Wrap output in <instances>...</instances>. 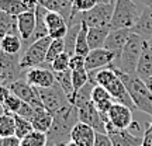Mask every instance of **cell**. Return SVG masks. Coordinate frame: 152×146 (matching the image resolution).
Returning a JSON list of instances; mask_svg holds the SVG:
<instances>
[{
	"instance_id": "31",
	"label": "cell",
	"mask_w": 152,
	"mask_h": 146,
	"mask_svg": "<svg viewBox=\"0 0 152 146\" xmlns=\"http://www.w3.org/2000/svg\"><path fill=\"white\" fill-rule=\"evenodd\" d=\"M82 28V23L77 21L75 24L69 25V31L66 34V37L64 38V42H65V52L66 54L75 55V45H76V38H77V34Z\"/></svg>"
},
{
	"instance_id": "30",
	"label": "cell",
	"mask_w": 152,
	"mask_h": 146,
	"mask_svg": "<svg viewBox=\"0 0 152 146\" xmlns=\"http://www.w3.org/2000/svg\"><path fill=\"white\" fill-rule=\"evenodd\" d=\"M48 145V136L45 132L34 129L27 136L20 139V146H47Z\"/></svg>"
},
{
	"instance_id": "18",
	"label": "cell",
	"mask_w": 152,
	"mask_h": 146,
	"mask_svg": "<svg viewBox=\"0 0 152 146\" xmlns=\"http://www.w3.org/2000/svg\"><path fill=\"white\" fill-rule=\"evenodd\" d=\"M131 33L142 37L144 39H151L152 38V9L145 6V9L140 14L135 25L131 28Z\"/></svg>"
},
{
	"instance_id": "50",
	"label": "cell",
	"mask_w": 152,
	"mask_h": 146,
	"mask_svg": "<svg viewBox=\"0 0 152 146\" xmlns=\"http://www.w3.org/2000/svg\"><path fill=\"white\" fill-rule=\"evenodd\" d=\"M145 42H147V46H148V49L152 52V38L151 39H145Z\"/></svg>"
},
{
	"instance_id": "48",
	"label": "cell",
	"mask_w": 152,
	"mask_h": 146,
	"mask_svg": "<svg viewBox=\"0 0 152 146\" xmlns=\"http://www.w3.org/2000/svg\"><path fill=\"white\" fill-rule=\"evenodd\" d=\"M144 81H145V84H147L148 90H149V92L152 93V76H151V77H148L147 80H144Z\"/></svg>"
},
{
	"instance_id": "3",
	"label": "cell",
	"mask_w": 152,
	"mask_h": 146,
	"mask_svg": "<svg viewBox=\"0 0 152 146\" xmlns=\"http://www.w3.org/2000/svg\"><path fill=\"white\" fill-rule=\"evenodd\" d=\"M144 41L145 39L142 37L131 33L123 52L120 55V58L109 68L118 69V70L128 73V75H137V65H138V60H140V56H141Z\"/></svg>"
},
{
	"instance_id": "7",
	"label": "cell",
	"mask_w": 152,
	"mask_h": 146,
	"mask_svg": "<svg viewBox=\"0 0 152 146\" xmlns=\"http://www.w3.org/2000/svg\"><path fill=\"white\" fill-rule=\"evenodd\" d=\"M37 90H38L39 98H41L45 110L49 111L52 115H54L56 111H59V110H62L64 107L71 104L68 96L65 94V92L62 90V87H61L56 81H55L52 86L45 87V89H37Z\"/></svg>"
},
{
	"instance_id": "8",
	"label": "cell",
	"mask_w": 152,
	"mask_h": 146,
	"mask_svg": "<svg viewBox=\"0 0 152 146\" xmlns=\"http://www.w3.org/2000/svg\"><path fill=\"white\" fill-rule=\"evenodd\" d=\"M114 13V3H99L92 10L79 14V21L87 27H107L111 23Z\"/></svg>"
},
{
	"instance_id": "53",
	"label": "cell",
	"mask_w": 152,
	"mask_h": 146,
	"mask_svg": "<svg viewBox=\"0 0 152 146\" xmlns=\"http://www.w3.org/2000/svg\"><path fill=\"white\" fill-rule=\"evenodd\" d=\"M0 146H3V138L0 136Z\"/></svg>"
},
{
	"instance_id": "24",
	"label": "cell",
	"mask_w": 152,
	"mask_h": 146,
	"mask_svg": "<svg viewBox=\"0 0 152 146\" xmlns=\"http://www.w3.org/2000/svg\"><path fill=\"white\" fill-rule=\"evenodd\" d=\"M52 114L47 111L45 107L42 108H37L35 110V114H34L33 119H31V124H33L34 129L39 131V132H48L51 129V125H52Z\"/></svg>"
},
{
	"instance_id": "16",
	"label": "cell",
	"mask_w": 152,
	"mask_h": 146,
	"mask_svg": "<svg viewBox=\"0 0 152 146\" xmlns=\"http://www.w3.org/2000/svg\"><path fill=\"white\" fill-rule=\"evenodd\" d=\"M130 34H131V30H128V28L111 30L109 34V37H107V39H106V42H104L103 48L114 52V54H115V60H117L120 58L121 52H123V49H124L127 41H128ZM115 60H114V62H115Z\"/></svg>"
},
{
	"instance_id": "36",
	"label": "cell",
	"mask_w": 152,
	"mask_h": 146,
	"mask_svg": "<svg viewBox=\"0 0 152 146\" xmlns=\"http://www.w3.org/2000/svg\"><path fill=\"white\" fill-rule=\"evenodd\" d=\"M87 81H89V72L86 70V68L79 69V70H72V83H73L75 93L80 90Z\"/></svg>"
},
{
	"instance_id": "54",
	"label": "cell",
	"mask_w": 152,
	"mask_h": 146,
	"mask_svg": "<svg viewBox=\"0 0 152 146\" xmlns=\"http://www.w3.org/2000/svg\"><path fill=\"white\" fill-rule=\"evenodd\" d=\"M0 84H1V69H0Z\"/></svg>"
},
{
	"instance_id": "41",
	"label": "cell",
	"mask_w": 152,
	"mask_h": 146,
	"mask_svg": "<svg viewBox=\"0 0 152 146\" xmlns=\"http://www.w3.org/2000/svg\"><path fill=\"white\" fill-rule=\"evenodd\" d=\"M85 58L86 56H82V55H72L71 60H69V69L71 70H79L85 68Z\"/></svg>"
},
{
	"instance_id": "27",
	"label": "cell",
	"mask_w": 152,
	"mask_h": 146,
	"mask_svg": "<svg viewBox=\"0 0 152 146\" xmlns=\"http://www.w3.org/2000/svg\"><path fill=\"white\" fill-rule=\"evenodd\" d=\"M100 1L99 0H72V16H71V24H75L76 17L85 13V11L92 10L94 6H97Z\"/></svg>"
},
{
	"instance_id": "5",
	"label": "cell",
	"mask_w": 152,
	"mask_h": 146,
	"mask_svg": "<svg viewBox=\"0 0 152 146\" xmlns=\"http://www.w3.org/2000/svg\"><path fill=\"white\" fill-rule=\"evenodd\" d=\"M51 41H52L51 37H44L33 42L31 45H28L20 58V68L26 72L30 68L41 66L42 63H45V58H47V52H48Z\"/></svg>"
},
{
	"instance_id": "51",
	"label": "cell",
	"mask_w": 152,
	"mask_h": 146,
	"mask_svg": "<svg viewBox=\"0 0 152 146\" xmlns=\"http://www.w3.org/2000/svg\"><path fill=\"white\" fill-rule=\"evenodd\" d=\"M144 3H145V6H148V7L152 9V0H144Z\"/></svg>"
},
{
	"instance_id": "42",
	"label": "cell",
	"mask_w": 152,
	"mask_h": 146,
	"mask_svg": "<svg viewBox=\"0 0 152 146\" xmlns=\"http://www.w3.org/2000/svg\"><path fill=\"white\" fill-rule=\"evenodd\" d=\"M93 146H113V142L110 139L107 134H102V132H96V139H94V145Z\"/></svg>"
},
{
	"instance_id": "10",
	"label": "cell",
	"mask_w": 152,
	"mask_h": 146,
	"mask_svg": "<svg viewBox=\"0 0 152 146\" xmlns=\"http://www.w3.org/2000/svg\"><path fill=\"white\" fill-rule=\"evenodd\" d=\"M77 111H79V121L80 122L90 125L96 132L106 134V121L103 119L102 114L97 111L93 101H87L86 104L77 107Z\"/></svg>"
},
{
	"instance_id": "22",
	"label": "cell",
	"mask_w": 152,
	"mask_h": 146,
	"mask_svg": "<svg viewBox=\"0 0 152 146\" xmlns=\"http://www.w3.org/2000/svg\"><path fill=\"white\" fill-rule=\"evenodd\" d=\"M137 76L142 80H147L148 77L152 76V52L148 49L145 41H144V46H142L138 65H137Z\"/></svg>"
},
{
	"instance_id": "6",
	"label": "cell",
	"mask_w": 152,
	"mask_h": 146,
	"mask_svg": "<svg viewBox=\"0 0 152 146\" xmlns=\"http://www.w3.org/2000/svg\"><path fill=\"white\" fill-rule=\"evenodd\" d=\"M21 54L10 55L0 49V69H1V84L10 86L16 80L24 79L26 72L20 68Z\"/></svg>"
},
{
	"instance_id": "35",
	"label": "cell",
	"mask_w": 152,
	"mask_h": 146,
	"mask_svg": "<svg viewBox=\"0 0 152 146\" xmlns=\"http://www.w3.org/2000/svg\"><path fill=\"white\" fill-rule=\"evenodd\" d=\"M14 119H16V132H14V135L18 139H23L24 136H27L30 132L34 131V126L31 124V121L23 118L20 115H16V114H14Z\"/></svg>"
},
{
	"instance_id": "26",
	"label": "cell",
	"mask_w": 152,
	"mask_h": 146,
	"mask_svg": "<svg viewBox=\"0 0 152 146\" xmlns=\"http://www.w3.org/2000/svg\"><path fill=\"white\" fill-rule=\"evenodd\" d=\"M10 33H18L17 16H13V14L0 10V39Z\"/></svg>"
},
{
	"instance_id": "20",
	"label": "cell",
	"mask_w": 152,
	"mask_h": 146,
	"mask_svg": "<svg viewBox=\"0 0 152 146\" xmlns=\"http://www.w3.org/2000/svg\"><path fill=\"white\" fill-rule=\"evenodd\" d=\"M38 4L45 7L48 11H56L71 24L72 16V0H38Z\"/></svg>"
},
{
	"instance_id": "25",
	"label": "cell",
	"mask_w": 152,
	"mask_h": 146,
	"mask_svg": "<svg viewBox=\"0 0 152 146\" xmlns=\"http://www.w3.org/2000/svg\"><path fill=\"white\" fill-rule=\"evenodd\" d=\"M55 79L56 83L62 87V90L65 92V94L68 96L71 104L73 103V98H75V89H73V83H72V70L68 69L65 72H58L55 73Z\"/></svg>"
},
{
	"instance_id": "38",
	"label": "cell",
	"mask_w": 152,
	"mask_h": 146,
	"mask_svg": "<svg viewBox=\"0 0 152 146\" xmlns=\"http://www.w3.org/2000/svg\"><path fill=\"white\" fill-rule=\"evenodd\" d=\"M104 100H113L110 92L103 86H96L93 87V92H92V101L93 103H99V101H104Z\"/></svg>"
},
{
	"instance_id": "21",
	"label": "cell",
	"mask_w": 152,
	"mask_h": 146,
	"mask_svg": "<svg viewBox=\"0 0 152 146\" xmlns=\"http://www.w3.org/2000/svg\"><path fill=\"white\" fill-rule=\"evenodd\" d=\"M111 28L110 25L107 27H89V31H87V41H89V46H90V51L92 49H99L103 48L104 42L109 37Z\"/></svg>"
},
{
	"instance_id": "28",
	"label": "cell",
	"mask_w": 152,
	"mask_h": 146,
	"mask_svg": "<svg viewBox=\"0 0 152 146\" xmlns=\"http://www.w3.org/2000/svg\"><path fill=\"white\" fill-rule=\"evenodd\" d=\"M87 31H89V27L85 23H82V28L79 34H77V38H76V45H75L76 55L87 56V54L90 52V46H89V41H87Z\"/></svg>"
},
{
	"instance_id": "37",
	"label": "cell",
	"mask_w": 152,
	"mask_h": 146,
	"mask_svg": "<svg viewBox=\"0 0 152 146\" xmlns=\"http://www.w3.org/2000/svg\"><path fill=\"white\" fill-rule=\"evenodd\" d=\"M69 60H71V55L64 52L61 54L59 56H56L54 59V62L51 63V69L54 73H58V72H65L69 69Z\"/></svg>"
},
{
	"instance_id": "13",
	"label": "cell",
	"mask_w": 152,
	"mask_h": 146,
	"mask_svg": "<svg viewBox=\"0 0 152 146\" xmlns=\"http://www.w3.org/2000/svg\"><path fill=\"white\" fill-rule=\"evenodd\" d=\"M106 134L110 136L113 146H141L142 138L130 134L127 129L115 128L113 124H106Z\"/></svg>"
},
{
	"instance_id": "17",
	"label": "cell",
	"mask_w": 152,
	"mask_h": 146,
	"mask_svg": "<svg viewBox=\"0 0 152 146\" xmlns=\"http://www.w3.org/2000/svg\"><path fill=\"white\" fill-rule=\"evenodd\" d=\"M96 139V131L85 122H77L71 132V141L80 146H93Z\"/></svg>"
},
{
	"instance_id": "32",
	"label": "cell",
	"mask_w": 152,
	"mask_h": 146,
	"mask_svg": "<svg viewBox=\"0 0 152 146\" xmlns=\"http://www.w3.org/2000/svg\"><path fill=\"white\" fill-rule=\"evenodd\" d=\"M96 86L94 84V81L89 80L85 84V86L82 87L80 90H77L75 94V98H73V105L76 107H80L83 104H86L87 101H92V92H93V87Z\"/></svg>"
},
{
	"instance_id": "33",
	"label": "cell",
	"mask_w": 152,
	"mask_h": 146,
	"mask_svg": "<svg viewBox=\"0 0 152 146\" xmlns=\"http://www.w3.org/2000/svg\"><path fill=\"white\" fill-rule=\"evenodd\" d=\"M0 10L6 11L13 16H18L24 11H27L23 0H0Z\"/></svg>"
},
{
	"instance_id": "45",
	"label": "cell",
	"mask_w": 152,
	"mask_h": 146,
	"mask_svg": "<svg viewBox=\"0 0 152 146\" xmlns=\"http://www.w3.org/2000/svg\"><path fill=\"white\" fill-rule=\"evenodd\" d=\"M3 146H20V139L16 135L3 138Z\"/></svg>"
},
{
	"instance_id": "23",
	"label": "cell",
	"mask_w": 152,
	"mask_h": 146,
	"mask_svg": "<svg viewBox=\"0 0 152 146\" xmlns=\"http://www.w3.org/2000/svg\"><path fill=\"white\" fill-rule=\"evenodd\" d=\"M23 39L18 33H10L0 39V49L10 55H17L23 49Z\"/></svg>"
},
{
	"instance_id": "9",
	"label": "cell",
	"mask_w": 152,
	"mask_h": 146,
	"mask_svg": "<svg viewBox=\"0 0 152 146\" xmlns=\"http://www.w3.org/2000/svg\"><path fill=\"white\" fill-rule=\"evenodd\" d=\"M10 90L13 94H16L17 97L23 100V101H26V103L31 104L34 108H42L44 104L41 101V98H39V94H38V90L37 87L31 86L27 80H26V77L24 79H20V80H16L14 83H11L10 86Z\"/></svg>"
},
{
	"instance_id": "15",
	"label": "cell",
	"mask_w": 152,
	"mask_h": 146,
	"mask_svg": "<svg viewBox=\"0 0 152 146\" xmlns=\"http://www.w3.org/2000/svg\"><path fill=\"white\" fill-rule=\"evenodd\" d=\"M35 24H37V16H35V10L31 11H24L21 14L17 16V28H18V34L23 39L24 45H30V41L34 35L35 31Z\"/></svg>"
},
{
	"instance_id": "44",
	"label": "cell",
	"mask_w": 152,
	"mask_h": 146,
	"mask_svg": "<svg viewBox=\"0 0 152 146\" xmlns=\"http://www.w3.org/2000/svg\"><path fill=\"white\" fill-rule=\"evenodd\" d=\"M11 94V90L9 86L0 84V104H4V101L9 98V96Z\"/></svg>"
},
{
	"instance_id": "49",
	"label": "cell",
	"mask_w": 152,
	"mask_h": 146,
	"mask_svg": "<svg viewBox=\"0 0 152 146\" xmlns=\"http://www.w3.org/2000/svg\"><path fill=\"white\" fill-rule=\"evenodd\" d=\"M59 146H80V145H77V143L73 141H69V142H66V143H62V145H59Z\"/></svg>"
},
{
	"instance_id": "40",
	"label": "cell",
	"mask_w": 152,
	"mask_h": 146,
	"mask_svg": "<svg viewBox=\"0 0 152 146\" xmlns=\"http://www.w3.org/2000/svg\"><path fill=\"white\" fill-rule=\"evenodd\" d=\"M34 114H35V108H34L33 105L26 103V101H23L21 105H20V108H18V111L16 113V115H20V117H23V118L31 121L33 117H34Z\"/></svg>"
},
{
	"instance_id": "4",
	"label": "cell",
	"mask_w": 152,
	"mask_h": 146,
	"mask_svg": "<svg viewBox=\"0 0 152 146\" xmlns=\"http://www.w3.org/2000/svg\"><path fill=\"white\" fill-rule=\"evenodd\" d=\"M138 17L140 14L137 13V4L132 0H115L110 28L111 30H118V28L131 30L135 25Z\"/></svg>"
},
{
	"instance_id": "39",
	"label": "cell",
	"mask_w": 152,
	"mask_h": 146,
	"mask_svg": "<svg viewBox=\"0 0 152 146\" xmlns=\"http://www.w3.org/2000/svg\"><path fill=\"white\" fill-rule=\"evenodd\" d=\"M21 103H23V100H20V98L17 97L16 94H13V93H11L10 96H9V98H7V100L4 101L3 107H4L6 113L16 114L17 111H18V108H20Z\"/></svg>"
},
{
	"instance_id": "46",
	"label": "cell",
	"mask_w": 152,
	"mask_h": 146,
	"mask_svg": "<svg viewBox=\"0 0 152 146\" xmlns=\"http://www.w3.org/2000/svg\"><path fill=\"white\" fill-rule=\"evenodd\" d=\"M23 3L26 6L27 11H31V10H35V7L38 6V0H23Z\"/></svg>"
},
{
	"instance_id": "34",
	"label": "cell",
	"mask_w": 152,
	"mask_h": 146,
	"mask_svg": "<svg viewBox=\"0 0 152 146\" xmlns=\"http://www.w3.org/2000/svg\"><path fill=\"white\" fill-rule=\"evenodd\" d=\"M65 52V42L64 39H52L49 44L48 52H47V58H45V63L51 68V63L54 62L56 56H59L61 54Z\"/></svg>"
},
{
	"instance_id": "1",
	"label": "cell",
	"mask_w": 152,
	"mask_h": 146,
	"mask_svg": "<svg viewBox=\"0 0 152 146\" xmlns=\"http://www.w3.org/2000/svg\"><path fill=\"white\" fill-rule=\"evenodd\" d=\"M52 125L51 129L47 132L48 145L59 146L62 143L71 141V132L77 122H79V111L77 107L69 104L62 110L56 111L52 115Z\"/></svg>"
},
{
	"instance_id": "55",
	"label": "cell",
	"mask_w": 152,
	"mask_h": 146,
	"mask_svg": "<svg viewBox=\"0 0 152 146\" xmlns=\"http://www.w3.org/2000/svg\"><path fill=\"white\" fill-rule=\"evenodd\" d=\"M110 1H111V3H114V1H115V0H110Z\"/></svg>"
},
{
	"instance_id": "29",
	"label": "cell",
	"mask_w": 152,
	"mask_h": 146,
	"mask_svg": "<svg viewBox=\"0 0 152 146\" xmlns=\"http://www.w3.org/2000/svg\"><path fill=\"white\" fill-rule=\"evenodd\" d=\"M14 132H16L14 114L4 113L3 115H0V136H1V138L13 136Z\"/></svg>"
},
{
	"instance_id": "52",
	"label": "cell",
	"mask_w": 152,
	"mask_h": 146,
	"mask_svg": "<svg viewBox=\"0 0 152 146\" xmlns=\"http://www.w3.org/2000/svg\"><path fill=\"white\" fill-rule=\"evenodd\" d=\"M145 132H152V121H151V124L147 126V131H145Z\"/></svg>"
},
{
	"instance_id": "19",
	"label": "cell",
	"mask_w": 152,
	"mask_h": 146,
	"mask_svg": "<svg viewBox=\"0 0 152 146\" xmlns=\"http://www.w3.org/2000/svg\"><path fill=\"white\" fill-rule=\"evenodd\" d=\"M106 89L110 92L114 103L124 104L127 107H130L131 110H135V105H134V103H132V100H131V97H130V93H128L125 84L123 83V80H121L120 77H117V79H115L109 87H106Z\"/></svg>"
},
{
	"instance_id": "11",
	"label": "cell",
	"mask_w": 152,
	"mask_h": 146,
	"mask_svg": "<svg viewBox=\"0 0 152 146\" xmlns=\"http://www.w3.org/2000/svg\"><path fill=\"white\" fill-rule=\"evenodd\" d=\"M115 60V54L106 48L92 49L85 58V68L87 72L99 70L100 68H109Z\"/></svg>"
},
{
	"instance_id": "47",
	"label": "cell",
	"mask_w": 152,
	"mask_h": 146,
	"mask_svg": "<svg viewBox=\"0 0 152 146\" xmlns=\"http://www.w3.org/2000/svg\"><path fill=\"white\" fill-rule=\"evenodd\" d=\"M141 146H152V132H145Z\"/></svg>"
},
{
	"instance_id": "14",
	"label": "cell",
	"mask_w": 152,
	"mask_h": 146,
	"mask_svg": "<svg viewBox=\"0 0 152 146\" xmlns=\"http://www.w3.org/2000/svg\"><path fill=\"white\" fill-rule=\"evenodd\" d=\"M107 122L113 124L115 128L127 129L130 124L132 122V110L124 104L114 103L107 114Z\"/></svg>"
},
{
	"instance_id": "12",
	"label": "cell",
	"mask_w": 152,
	"mask_h": 146,
	"mask_svg": "<svg viewBox=\"0 0 152 146\" xmlns=\"http://www.w3.org/2000/svg\"><path fill=\"white\" fill-rule=\"evenodd\" d=\"M26 80L37 89H45V87L52 86L56 81V79H55V73L52 72V69L35 66V68H30L28 70H26Z\"/></svg>"
},
{
	"instance_id": "2",
	"label": "cell",
	"mask_w": 152,
	"mask_h": 146,
	"mask_svg": "<svg viewBox=\"0 0 152 146\" xmlns=\"http://www.w3.org/2000/svg\"><path fill=\"white\" fill-rule=\"evenodd\" d=\"M114 70L127 87L131 100L135 105V110H140L141 113H145L152 117V93L148 90L145 81L140 79L137 75H128L118 69Z\"/></svg>"
},
{
	"instance_id": "43",
	"label": "cell",
	"mask_w": 152,
	"mask_h": 146,
	"mask_svg": "<svg viewBox=\"0 0 152 146\" xmlns=\"http://www.w3.org/2000/svg\"><path fill=\"white\" fill-rule=\"evenodd\" d=\"M127 131L130 132V134H132V135H135V136H140V138H144V132H142V126L141 124L138 122V121H134L132 119V122L130 124V126L127 128Z\"/></svg>"
}]
</instances>
